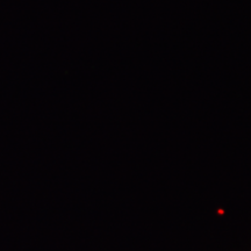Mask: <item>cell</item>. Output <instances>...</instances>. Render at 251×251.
Segmentation results:
<instances>
[]
</instances>
